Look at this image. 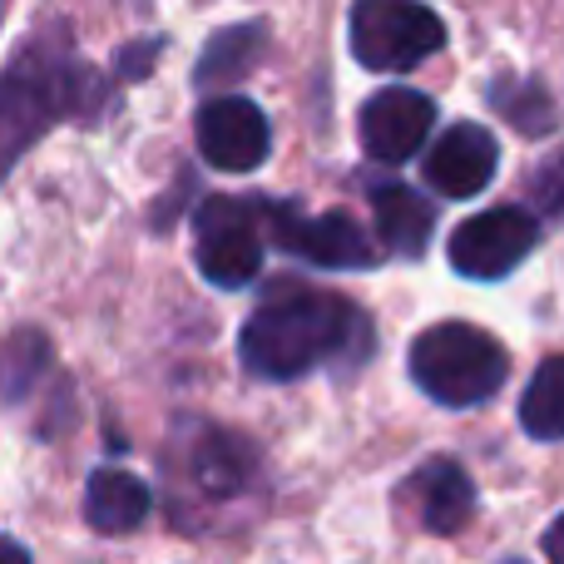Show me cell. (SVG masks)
Masks as SVG:
<instances>
[{"instance_id": "44dd1931", "label": "cell", "mask_w": 564, "mask_h": 564, "mask_svg": "<svg viewBox=\"0 0 564 564\" xmlns=\"http://www.w3.org/2000/svg\"><path fill=\"white\" fill-rule=\"evenodd\" d=\"M0 564H35V560H30V550L20 545V540L0 535Z\"/></svg>"}, {"instance_id": "277c9868", "label": "cell", "mask_w": 564, "mask_h": 564, "mask_svg": "<svg viewBox=\"0 0 564 564\" xmlns=\"http://www.w3.org/2000/svg\"><path fill=\"white\" fill-rule=\"evenodd\" d=\"M347 40L357 65L377 75H406L446 45V20L411 0H357L347 15Z\"/></svg>"}, {"instance_id": "52a82bcc", "label": "cell", "mask_w": 564, "mask_h": 564, "mask_svg": "<svg viewBox=\"0 0 564 564\" xmlns=\"http://www.w3.org/2000/svg\"><path fill=\"white\" fill-rule=\"evenodd\" d=\"M535 243H540L535 214L520 208V204H500V208H486V214L466 218V224L451 234L446 258L460 278L500 282L535 253Z\"/></svg>"}, {"instance_id": "7c38bea8", "label": "cell", "mask_w": 564, "mask_h": 564, "mask_svg": "<svg viewBox=\"0 0 564 564\" xmlns=\"http://www.w3.org/2000/svg\"><path fill=\"white\" fill-rule=\"evenodd\" d=\"M371 214H377V243L387 258H426L431 234H436V208L411 184H377L371 188Z\"/></svg>"}, {"instance_id": "6da1fadb", "label": "cell", "mask_w": 564, "mask_h": 564, "mask_svg": "<svg viewBox=\"0 0 564 564\" xmlns=\"http://www.w3.org/2000/svg\"><path fill=\"white\" fill-rule=\"evenodd\" d=\"M238 357L258 381H297L317 367H361L371 357V322L341 292L282 282L238 332Z\"/></svg>"}, {"instance_id": "603a6c76", "label": "cell", "mask_w": 564, "mask_h": 564, "mask_svg": "<svg viewBox=\"0 0 564 564\" xmlns=\"http://www.w3.org/2000/svg\"><path fill=\"white\" fill-rule=\"evenodd\" d=\"M506 564H525V560H506Z\"/></svg>"}, {"instance_id": "e0dca14e", "label": "cell", "mask_w": 564, "mask_h": 564, "mask_svg": "<svg viewBox=\"0 0 564 564\" xmlns=\"http://www.w3.org/2000/svg\"><path fill=\"white\" fill-rule=\"evenodd\" d=\"M490 105L530 139L555 129V99L545 95L540 79H496V85H490Z\"/></svg>"}, {"instance_id": "ba28073f", "label": "cell", "mask_w": 564, "mask_h": 564, "mask_svg": "<svg viewBox=\"0 0 564 564\" xmlns=\"http://www.w3.org/2000/svg\"><path fill=\"white\" fill-rule=\"evenodd\" d=\"M436 129V99L411 85H387L357 109V139L371 164H406L426 149V134Z\"/></svg>"}, {"instance_id": "3957f363", "label": "cell", "mask_w": 564, "mask_h": 564, "mask_svg": "<svg viewBox=\"0 0 564 564\" xmlns=\"http://www.w3.org/2000/svg\"><path fill=\"white\" fill-rule=\"evenodd\" d=\"M411 381L426 391L436 406H451V411H466V406H480L490 401L510 377V351L490 337L486 327L476 322H436L426 327L416 341H411Z\"/></svg>"}, {"instance_id": "7a4b0ae2", "label": "cell", "mask_w": 564, "mask_h": 564, "mask_svg": "<svg viewBox=\"0 0 564 564\" xmlns=\"http://www.w3.org/2000/svg\"><path fill=\"white\" fill-rule=\"evenodd\" d=\"M99 79L65 45H30L0 75V174L20 159L30 139H40L55 119L75 115L95 99Z\"/></svg>"}, {"instance_id": "ac0fdd59", "label": "cell", "mask_w": 564, "mask_h": 564, "mask_svg": "<svg viewBox=\"0 0 564 564\" xmlns=\"http://www.w3.org/2000/svg\"><path fill=\"white\" fill-rule=\"evenodd\" d=\"M50 367V347L40 332H20L0 347V397L15 401L25 387H35V371Z\"/></svg>"}, {"instance_id": "7402d4cb", "label": "cell", "mask_w": 564, "mask_h": 564, "mask_svg": "<svg viewBox=\"0 0 564 564\" xmlns=\"http://www.w3.org/2000/svg\"><path fill=\"white\" fill-rule=\"evenodd\" d=\"M0 25H6V6H0Z\"/></svg>"}, {"instance_id": "9a60e30c", "label": "cell", "mask_w": 564, "mask_h": 564, "mask_svg": "<svg viewBox=\"0 0 564 564\" xmlns=\"http://www.w3.org/2000/svg\"><path fill=\"white\" fill-rule=\"evenodd\" d=\"M263 45H268V25L263 20H243V25H224L208 35L204 55H198V69H194V85H234L243 79L248 69L263 59Z\"/></svg>"}, {"instance_id": "9c48e42d", "label": "cell", "mask_w": 564, "mask_h": 564, "mask_svg": "<svg viewBox=\"0 0 564 564\" xmlns=\"http://www.w3.org/2000/svg\"><path fill=\"white\" fill-rule=\"evenodd\" d=\"M194 144L214 169L228 174H253L273 149V124L248 95H218L198 105L194 115Z\"/></svg>"}, {"instance_id": "8992f818", "label": "cell", "mask_w": 564, "mask_h": 564, "mask_svg": "<svg viewBox=\"0 0 564 564\" xmlns=\"http://www.w3.org/2000/svg\"><path fill=\"white\" fill-rule=\"evenodd\" d=\"M263 224L282 253L307 258L312 268H327V273H357V268H377L387 258L377 238L361 234V224L341 208L307 218L297 204H263Z\"/></svg>"}, {"instance_id": "2e32d148", "label": "cell", "mask_w": 564, "mask_h": 564, "mask_svg": "<svg viewBox=\"0 0 564 564\" xmlns=\"http://www.w3.org/2000/svg\"><path fill=\"white\" fill-rule=\"evenodd\" d=\"M520 426L535 441H564V351L545 357L520 397Z\"/></svg>"}, {"instance_id": "d6986e66", "label": "cell", "mask_w": 564, "mask_h": 564, "mask_svg": "<svg viewBox=\"0 0 564 564\" xmlns=\"http://www.w3.org/2000/svg\"><path fill=\"white\" fill-rule=\"evenodd\" d=\"M530 198L545 218H564V149L545 159V164L530 174Z\"/></svg>"}, {"instance_id": "30bf717a", "label": "cell", "mask_w": 564, "mask_h": 564, "mask_svg": "<svg viewBox=\"0 0 564 564\" xmlns=\"http://www.w3.org/2000/svg\"><path fill=\"white\" fill-rule=\"evenodd\" d=\"M500 169V144L486 124L476 119H460L451 124L436 144L421 159V174H426V188H436L441 198H476L490 188Z\"/></svg>"}, {"instance_id": "5bb4252c", "label": "cell", "mask_w": 564, "mask_h": 564, "mask_svg": "<svg viewBox=\"0 0 564 564\" xmlns=\"http://www.w3.org/2000/svg\"><path fill=\"white\" fill-rule=\"evenodd\" d=\"M253 466H258L253 446H248L243 436H234V431H204V436L194 441V456H188L194 486L214 500L238 496V490L253 480Z\"/></svg>"}, {"instance_id": "ffe728a7", "label": "cell", "mask_w": 564, "mask_h": 564, "mask_svg": "<svg viewBox=\"0 0 564 564\" xmlns=\"http://www.w3.org/2000/svg\"><path fill=\"white\" fill-rule=\"evenodd\" d=\"M540 545H545V555H550V564H564V516L555 520V525L545 530V540H540Z\"/></svg>"}, {"instance_id": "8fae6325", "label": "cell", "mask_w": 564, "mask_h": 564, "mask_svg": "<svg viewBox=\"0 0 564 564\" xmlns=\"http://www.w3.org/2000/svg\"><path fill=\"white\" fill-rule=\"evenodd\" d=\"M401 500L411 506L416 525L426 535H456V530L470 525L476 516V480L466 476V466L451 456H431L426 466L411 470Z\"/></svg>"}, {"instance_id": "5b68a950", "label": "cell", "mask_w": 564, "mask_h": 564, "mask_svg": "<svg viewBox=\"0 0 564 564\" xmlns=\"http://www.w3.org/2000/svg\"><path fill=\"white\" fill-rule=\"evenodd\" d=\"M263 204L204 198L194 218V263L218 292H238L263 273Z\"/></svg>"}, {"instance_id": "4fadbf2b", "label": "cell", "mask_w": 564, "mask_h": 564, "mask_svg": "<svg viewBox=\"0 0 564 564\" xmlns=\"http://www.w3.org/2000/svg\"><path fill=\"white\" fill-rule=\"evenodd\" d=\"M154 510V496L124 466H99L85 486V520L99 535H134Z\"/></svg>"}]
</instances>
